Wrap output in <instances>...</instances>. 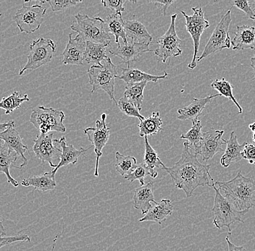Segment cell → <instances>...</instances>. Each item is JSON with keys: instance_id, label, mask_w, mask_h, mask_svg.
<instances>
[{"instance_id": "obj_1", "label": "cell", "mask_w": 255, "mask_h": 251, "mask_svg": "<svg viewBox=\"0 0 255 251\" xmlns=\"http://www.w3.org/2000/svg\"><path fill=\"white\" fill-rule=\"evenodd\" d=\"M210 169V165L200 163L188 142H185L181 159L173 167H165L164 170L170 174L175 187L182 190L189 198L197 187L211 186L210 179L213 177Z\"/></svg>"}, {"instance_id": "obj_2", "label": "cell", "mask_w": 255, "mask_h": 251, "mask_svg": "<svg viewBox=\"0 0 255 251\" xmlns=\"http://www.w3.org/2000/svg\"><path fill=\"white\" fill-rule=\"evenodd\" d=\"M214 184L237 211H249L255 207V179L245 177L242 171L231 180L217 181Z\"/></svg>"}, {"instance_id": "obj_3", "label": "cell", "mask_w": 255, "mask_h": 251, "mask_svg": "<svg viewBox=\"0 0 255 251\" xmlns=\"http://www.w3.org/2000/svg\"><path fill=\"white\" fill-rule=\"evenodd\" d=\"M75 17L76 22L71 25V28L78 33L76 37L86 42L90 41L105 47L110 45L111 36L105 29L103 19L99 16L90 17L81 13H78Z\"/></svg>"}, {"instance_id": "obj_4", "label": "cell", "mask_w": 255, "mask_h": 251, "mask_svg": "<svg viewBox=\"0 0 255 251\" xmlns=\"http://www.w3.org/2000/svg\"><path fill=\"white\" fill-rule=\"evenodd\" d=\"M89 84L92 86L91 93L97 90H103L108 93L111 100L117 105L118 102L115 98V79L118 73L116 65L112 63L111 58L104 61V64L92 65L87 71Z\"/></svg>"}, {"instance_id": "obj_5", "label": "cell", "mask_w": 255, "mask_h": 251, "mask_svg": "<svg viewBox=\"0 0 255 251\" xmlns=\"http://www.w3.org/2000/svg\"><path fill=\"white\" fill-rule=\"evenodd\" d=\"M212 182H213V185L211 186L215 191L214 206L212 210L214 215L213 224L218 229L227 227L229 229V233H231V225L235 222L244 223L242 217L245 216L249 211H237L231 204L230 201L226 197L223 196L221 191L216 188L214 184V179H212Z\"/></svg>"}, {"instance_id": "obj_6", "label": "cell", "mask_w": 255, "mask_h": 251, "mask_svg": "<svg viewBox=\"0 0 255 251\" xmlns=\"http://www.w3.org/2000/svg\"><path fill=\"white\" fill-rule=\"evenodd\" d=\"M65 117L63 111L39 106L32 111L30 122L41 134H48L52 131L65 133L66 131L63 124Z\"/></svg>"}, {"instance_id": "obj_7", "label": "cell", "mask_w": 255, "mask_h": 251, "mask_svg": "<svg viewBox=\"0 0 255 251\" xmlns=\"http://www.w3.org/2000/svg\"><path fill=\"white\" fill-rule=\"evenodd\" d=\"M55 51L56 45L52 39L39 38L32 41L26 64L20 69L19 76H23L25 71L38 69L49 63L53 58Z\"/></svg>"}, {"instance_id": "obj_8", "label": "cell", "mask_w": 255, "mask_h": 251, "mask_svg": "<svg viewBox=\"0 0 255 251\" xmlns=\"http://www.w3.org/2000/svg\"><path fill=\"white\" fill-rule=\"evenodd\" d=\"M231 23V9H229L215 27L202 55L197 57V62H200L201 60L218 51L231 48V40L230 35H229V27Z\"/></svg>"}, {"instance_id": "obj_9", "label": "cell", "mask_w": 255, "mask_h": 251, "mask_svg": "<svg viewBox=\"0 0 255 251\" xmlns=\"http://www.w3.org/2000/svg\"><path fill=\"white\" fill-rule=\"evenodd\" d=\"M47 8L39 5L26 6L24 3L22 8L19 9L12 17L20 32L30 34L39 29L44 21Z\"/></svg>"}, {"instance_id": "obj_10", "label": "cell", "mask_w": 255, "mask_h": 251, "mask_svg": "<svg viewBox=\"0 0 255 251\" xmlns=\"http://www.w3.org/2000/svg\"><path fill=\"white\" fill-rule=\"evenodd\" d=\"M193 15L189 16L184 11H181L185 19L186 31L190 33L191 38L194 41V56L190 64L188 65L189 69L194 70L197 67V54L199 52V44H200L201 36L205 29L210 27L208 20L205 18L203 10L201 7H196L191 8Z\"/></svg>"}, {"instance_id": "obj_11", "label": "cell", "mask_w": 255, "mask_h": 251, "mask_svg": "<svg viewBox=\"0 0 255 251\" xmlns=\"http://www.w3.org/2000/svg\"><path fill=\"white\" fill-rule=\"evenodd\" d=\"M177 14H173L171 16V23L166 33L159 38L157 44V48L154 51L162 63H165L168 59L173 57H178L182 54V50L180 49L181 39H179L175 31V20Z\"/></svg>"}, {"instance_id": "obj_12", "label": "cell", "mask_w": 255, "mask_h": 251, "mask_svg": "<svg viewBox=\"0 0 255 251\" xmlns=\"http://www.w3.org/2000/svg\"><path fill=\"white\" fill-rule=\"evenodd\" d=\"M224 130H216L210 128L202 133V137L199 144L194 148V153L202 156L203 161L207 162L215 154L223 152L222 146L226 144V140L223 139Z\"/></svg>"}, {"instance_id": "obj_13", "label": "cell", "mask_w": 255, "mask_h": 251, "mask_svg": "<svg viewBox=\"0 0 255 251\" xmlns=\"http://www.w3.org/2000/svg\"><path fill=\"white\" fill-rule=\"evenodd\" d=\"M57 141L58 139H54L52 133L48 134L40 133L36 139L34 140L33 147L36 157L42 162H48L53 169L57 167L54 162L56 160H60L62 154V150L57 146L58 145Z\"/></svg>"}, {"instance_id": "obj_14", "label": "cell", "mask_w": 255, "mask_h": 251, "mask_svg": "<svg viewBox=\"0 0 255 251\" xmlns=\"http://www.w3.org/2000/svg\"><path fill=\"white\" fill-rule=\"evenodd\" d=\"M107 114H102L101 120L96 121L95 128H88L84 130V133L87 135L88 139L95 147V152L97 155L96 160L95 177L99 176V162L100 157L103 156V149L109 141L111 136V128H108L106 123Z\"/></svg>"}, {"instance_id": "obj_15", "label": "cell", "mask_w": 255, "mask_h": 251, "mask_svg": "<svg viewBox=\"0 0 255 251\" xmlns=\"http://www.w3.org/2000/svg\"><path fill=\"white\" fill-rule=\"evenodd\" d=\"M109 52L111 55L122 59L123 63L127 64L128 68H130V64L132 62L138 60V57L145 52H152V50L149 49V44L128 41L127 45L123 44V45L119 46L116 49H111Z\"/></svg>"}, {"instance_id": "obj_16", "label": "cell", "mask_w": 255, "mask_h": 251, "mask_svg": "<svg viewBox=\"0 0 255 251\" xmlns=\"http://www.w3.org/2000/svg\"><path fill=\"white\" fill-rule=\"evenodd\" d=\"M73 33L69 34V41L63 52L64 65H83L85 57L87 42L78 37L73 39Z\"/></svg>"}, {"instance_id": "obj_17", "label": "cell", "mask_w": 255, "mask_h": 251, "mask_svg": "<svg viewBox=\"0 0 255 251\" xmlns=\"http://www.w3.org/2000/svg\"><path fill=\"white\" fill-rule=\"evenodd\" d=\"M0 140L4 141V144L11 150L15 152L22 160V163L18 169H22L28 165V160L25 158L24 154L28 150V146L24 145L23 138L15 130V126L9 127L7 130L0 133Z\"/></svg>"}, {"instance_id": "obj_18", "label": "cell", "mask_w": 255, "mask_h": 251, "mask_svg": "<svg viewBox=\"0 0 255 251\" xmlns=\"http://www.w3.org/2000/svg\"><path fill=\"white\" fill-rule=\"evenodd\" d=\"M154 191L153 182H148L146 185L135 189L133 195L135 209H140L142 214H146L152 207V204L157 203L154 199Z\"/></svg>"}, {"instance_id": "obj_19", "label": "cell", "mask_w": 255, "mask_h": 251, "mask_svg": "<svg viewBox=\"0 0 255 251\" xmlns=\"http://www.w3.org/2000/svg\"><path fill=\"white\" fill-rule=\"evenodd\" d=\"M57 144L62 148V154L60 162L55 169H52V173L55 177L56 172L62 167L67 166L68 165H75L81 156L85 155L86 152L90 149L92 146L84 149L81 148L79 150L76 149L73 145H67L65 137H62L57 141Z\"/></svg>"}, {"instance_id": "obj_20", "label": "cell", "mask_w": 255, "mask_h": 251, "mask_svg": "<svg viewBox=\"0 0 255 251\" xmlns=\"http://www.w3.org/2000/svg\"><path fill=\"white\" fill-rule=\"evenodd\" d=\"M234 50L250 49L255 50V27L244 25L237 27L235 36L231 41Z\"/></svg>"}, {"instance_id": "obj_21", "label": "cell", "mask_w": 255, "mask_h": 251, "mask_svg": "<svg viewBox=\"0 0 255 251\" xmlns=\"http://www.w3.org/2000/svg\"><path fill=\"white\" fill-rule=\"evenodd\" d=\"M246 143L239 144L235 132L233 131L231 133L229 139L226 140V149L221 159V164L223 167H229L231 164L238 162L243 159L242 153Z\"/></svg>"}, {"instance_id": "obj_22", "label": "cell", "mask_w": 255, "mask_h": 251, "mask_svg": "<svg viewBox=\"0 0 255 251\" xmlns=\"http://www.w3.org/2000/svg\"><path fill=\"white\" fill-rule=\"evenodd\" d=\"M173 211V206L170 200L162 199L160 202L156 203L149 211L145 214L139 222H154L162 225L167 217H170Z\"/></svg>"}, {"instance_id": "obj_23", "label": "cell", "mask_w": 255, "mask_h": 251, "mask_svg": "<svg viewBox=\"0 0 255 251\" xmlns=\"http://www.w3.org/2000/svg\"><path fill=\"white\" fill-rule=\"evenodd\" d=\"M168 73H164L163 76H153L143 72L141 70L134 68H123L122 75L117 76L116 79L124 81L127 84H138L141 82H157L159 80L167 79Z\"/></svg>"}, {"instance_id": "obj_24", "label": "cell", "mask_w": 255, "mask_h": 251, "mask_svg": "<svg viewBox=\"0 0 255 251\" xmlns=\"http://www.w3.org/2000/svg\"><path fill=\"white\" fill-rule=\"evenodd\" d=\"M124 28L127 39H130L131 42L149 44L152 42V36L148 32L146 27L138 20L124 21Z\"/></svg>"}, {"instance_id": "obj_25", "label": "cell", "mask_w": 255, "mask_h": 251, "mask_svg": "<svg viewBox=\"0 0 255 251\" xmlns=\"http://www.w3.org/2000/svg\"><path fill=\"white\" fill-rule=\"evenodd\" d=\"M221 96L220 93L211 96H207L203 98H194L192 102L186 107L179 109L178 110V119L180 120H194L198 118L199 116L203 112L205 106L210 103L214 98Z\"/></svg>"}, {"instance_id": "obj_26", "label": "cell", "mask_w": 255, "mask_h": 251, "mask_svg": "<svg viewBox=\"0 0 255 251\" xmlns=\"http://www.w3.org/2000/svg\"><path fill=\"white\" fill-rule=\"evenodd\" d=\"M18 156L15 152L9 149L5 144L0 140V172L4 173L7 177V182L14 187L19 186V183L9 172V168L12 163L17 161Z\"/></svg>"}, {"instance_id": "obj_27", "label": "cell", "mask_w": 255, "mask_h": 251, "mask_svg": "<svg viewBox=\"0 0 255 251\" xmlns=\"http://www.w3.org/2000/svg\"><path fill=\"white\" fill-rule=\"evenodd\" d=\"M21 185L24 187L32 186L33 187L32 193L35 190L39 191H47L55 188V177L50 172H45L41 175L31 176L28 178L24 179L21 181Z\"/></svg>"}, {"instance_id": "obj_28", "label": "cell", "mask_w": 255, "mask_h": 251, "mask_svg": "<svg viewBox=\"0 0 255 251\" xmlns=\"http://www.w3.org/2000/svg\"><path fill=\"white\" fill-rule=\"evenodd\" d=\"M105 21V27L107 32L109 34L113 35L116 38V44L120 46L119 39L122 38L124 44L127 45L128 41L127 34H126L125 28H124V20L123 19L122 15L113 14L108 15Z\"/></svg>"}, {"instance_id": "obj_29", "label": "cell", "mask_w": 255, "mask_h": 251, "mask_svg": "<svg viewBox=\"0 0 255 251\" xmlns=\"http://www.w3.org/2000/svg\"><path fill=\"white\" fill-rule=\"evenodd\" d=\"M145 152L143 157V165L146 167V169L149 171V174L152 178H156L158 175V173L156 169L162 167V169H165L166 167L162 163L159 159L158 154L151 147L148 141V138L144 137Z\"/></svg>"}, {"instance_id": "obj_30", "label": "cell", "mask_w": 255, "mask_h": 251, "mask_svg": "<svg viewBox=\"0 0 255 251\" xmlns=\"http://www.w3.org/2000/svg\"><path fill=\"white\" fill-rule=\"evenodd\" d=\"M162 120L159 116V112H154L149 117L145 118L138 125L139 128V135L141 137L150 136L157 134L159 131H162L161 128Z\"/></svg>"}, {"instance_id": "obj_31", "label": "cell", "mask_w": 255, "mask_h": 251, "mask_svg": "<svg viewBox=\"0 0 255 251\" xmlns=\"http://www.w3.org/2000/svg\"><path fill=\"white\" fill-rule=\"evenodd\" d=\"M107 47L103 44H95V43L87 41L85 57L84 60L87 63H93L94 65H102V61H106L109 59L107 56L105 49Z\"/></svg>"}, {"instance_id": "obj_32", "label": "cell", "mask_w": 255, "mask_h": 251, "mask_svg": "<svg viewBox=\"0 0 255 251\" xmlns=\"http://www.w3.org/2000/svg\"><path fill=\"white\" fill-rule=\"evenodd\" d=\"M146 82L138 83V84H127L126 85L124 96L128 100L133 103V105L138 109V111L141 110L143 100V90L146 86Z\"/></svg>"}, {"instance_id": "obj_33", "label": "cell", "mask_w": 255, "mask_h": 251, "mask_svg": "<svg viewBox=\"0 0 255 251\" xmlns=\"http://www.w3.org/2000/svg\"><path fill=\"white\" fill-rule=\"evenodd\" d=\"M116 169L123 177L130 174L137 166L136 159L130 156H124L120 152L116 153Z\"/></svg>"}, {"instance_id": "obj_34", "label": "cell", "mask_w": 255, "mask_h": 251, "mask_svg": "<svg viewBox=\"0 0 255 251\" xmlns=\"http://www.w3.org/2000/svg\"><path fill=\"white\" fill-rule=\"evenodd\" d=\"M211 87L214 89L218 90L221 96H225V97L229 98L234 103L237 107L239 109V113L242 114L243 112V109L242 106L239 105L238 101H237L234 94H233V89L234 87L231 85L230 82L226 81L225 79H216L211 84Z\"/></svg>"}, {"instance_id": "obj_35", "label": "cell", "mask_w": 255, "mask_h": 251, "mask_svg": "<svg viewBox=\"0 0 255 251\" xmlns=\"http://www.w3.org/2000/svg\"><path fill=\"white\" fill-rule=\"evenodd\" d=\"M28 94L21 96L17 91H14L7 97L3 98L0 101V108L5 110V114L12 113L16 109H18L24 101H29Z\"/></svg>"}, {"instance_id": "obj_36", "label": "cell", "mask_w": 255, "mask_h": 251, "mask_svg": "<svg viewBox=\"0 0 255 251\" xmlns=\"http://www.w3.org/2000/svg\"><path fill=\"white\" fill-rule=\"evenodd\" d=\"M202 128L200 120L198 118L194 119L192 120V127L191 129L187 133L181 136V138L186 140V142H188L189 147L192 151L202 139V133H203Z\"/></svg>"}, {"instance_id": "obj_37", "label": "cell", "mask_w": 255, "mask_h": 251, "mask_svg": "<svg viewBox=\"0 0 255 251\" xmlns=\"http://www.w3.org/2000/svg\"><path fill=\"white\" fill-rule=\"evenodd\" d=\"M117 106L123 113L128 117H137L139 119L140 121H143L145 119V117L139 113V111L133 105V103L130 102L125 96L120 98Z\"/></svg>"}, {"instance_id": "obj_38", "label": "cell", "mask_w": 255, "mask_h": 251, "mask_svg": "<svg viewBox=\"0 0 255 251\" xmlns=\"http://www.w3.org/2000/svg\"><path fill=\"white\" fill-rule=\"evenodd\" d=\"M148 175L150 176V174H149V171H148L146 167L142 163L137 165L134 170L132 171L130 174H128L127 176L124 177V179H128L130 182H133L135 180H138L141 186H143V185H145V177Z\"/></svg>"}, {"instance_id": "obj_39", "label": "cell", "mask_w": 255, "mask_h": 251, "mask_svg": "<svg viewBox=\"0 0 255 251\" xmlns=\"http://www.w3.org/2000/svg\"><path fill=\"white\" fill-rule=\"evenodd\" d=\"M45 2L49 3L53 12H57V11L68 8L72 6H76L79 3L82 2V1L81 0L79 1L77 0H50V1H45Z\"/></svg>"}, {"instance_id": "obj_40", "label": "cell", "mask_w": 255, "mask_h": 251, "mask_svg": "<svg viewBox=\"0 0 255 251\" xmlns=\"http://www.w3.org/2000/svg\"><path fill=\"white\" fill-rule=\"evenodd\" d=\"M233 7H237L240 10L243 11L248 18L252 19L255 22V14L252 10L248 1H242V0H234L232 1Z\"/></svg>"}, {"instance_id": "obj_41", "label": "cell", "mask_w": 255, "mask_h": 251, "mask_svg": "<svg viewBox=\"0 0 255 251\" xmlns=\"http://www.w3.org/2000/svg\"><path fill=\"white\" fill-rule=\"evenodd\" d=\"M20 241L30 242L31 239H30L29 236L27 235H17L11 237H0V249L2 248L3 246L11 244V243L20 242Z\"/></svg>"}, {"instance_id": "obj_42", "label": "cell", "mask_w": 255, "mask_h": 251, "mask_svg": "<svg viewBox=\"0 0 255 251\" xmlns=\"http://www.w3.org/2000/svg\"><path fill=\"white\" fill-rule=\"evenodd\" d=\"M125 1V0H103L101 3L105 7L116 11V14L122 15V12L125 10L124 7Z\"/></svg>"}, {"instance_id": "obj_43", "label": "cell", "mask_w": 255, "mask_h": 251, "mask_svg": "<svg viewBox=\"0 0 255 251\" xmlns=\"http://www.w3.org/2000/svg\"><path fill=\"white\" fill-rule=\"evenodd\" d=\"M242 155V158L247 160L250 165H255V145L246 143Z\"/></svg>"}, {"instance_id": "obj_44", "label": "cell", "mask_w": 255, "mask_h": 251, "mask_svg": "<svg viewBox=\"0 0 255 251\" xmlns=\"http://www.w3.org/2000/svg\"><path fill=\"white\" fill-rule=\"evenodd\" d=\"M147 2L154 3L155 5L161 4L162 7V13H163L164 15H166L167 7H168L169 6L171 5L172 4H173V3L175 2V1H173V0H168V1H167V0H162V1H152V0H151V1H148Z\"/></svg>"}, {"instance_id": "obj_45", "label": "cell", "mask_w": 255, "mask_h": 251, "mask_svg": "<svg viewBox=\"0 0 255 251\" xmlns=\"http://www.w3.org/2000/svg\"><path fill=\"white\" fill-rule=\"evenodd\" d=\"M231 234V233H229L227 238H226V242H227L228 246H229V251H248L245 248L242 247V246H236V245L231 242L230 240Z\"/></svg>"}, {"instance_id": "obj_46", "label": "cell", "mask_w": 255, "mask_h": 251, "mask_svg": "<svg viewBox=\"0 0 255 251\" xmlns=\"http://www.w3.org/2000/svg\"><path fill=\"white\" fill-rule=\"evenodd\" d=\"M11 126H15V122L12 121V120L0 123V133H2L4 130H7L9 127Z\"/></svg>"}, {"instance_id": "obj_47", "label": "cell", "mask_w": 255, "mask_h": 251, "mask_svg": "<svg viewBox=\"0 0 255 251\" xmlns=\"http://www.w3.org/2000/svg\"><path fill=\"white\" fill-rule=\"evenodd\" d=\"M6 236V230L3 226L2 222H1V217H0V237Z\"/></svg>"}, {"instance_id": "obj_48", "label": "cell", "mask_w": 255, "mask_h": 251, "mask_svg": "<svg viewBox=\"0 0 255 251\" xmlns=\"http://www.w3.org/2000/svg\"><path fill=\"white\" fill-rule=\"evenodd\" d=\"M249 128H250V129L253 131V142H254L255 144V122H253V123L250 124V125H249Z\"/></svg>"}, {"instance_id": "obj_49", "label": "cell", "mask_w": 255, "mask_h": 251, "mask_svg": "<svg viewBox=\"0 0 255 251\" xmlns=\"http://www.w3.org/2000/svg\"><path fill=\"white\" fill-rule=\"evenodd\" d=\"M250 67H251L252 69L253 70V73H254L253 80L255 81V55L251 58V65H250Z\"/></svg>"}, {"instance_id": "obj_50", "label": "cell", "mask_w": 255, "mask_h": 251, "mask_svg": "<svg viewBox=\"0 0 255 251\" xmlns=\"http://www.w3.org/2000/svg\"><path fill=\"white\" fill-rule=\"evenodd\" d=\"M249 4H250V7H251L252 10L253 12L255 11V0H251V1H248Z\"/></svg>"}, {"instance_id": "obj_51", "label": "cell", "mask_w": 255, "mask_h": 251, "mask_svg": "<svg viewBox=\"0 0 255 251\" xmlns=\"http://www.w3.org/2000/svg\"><path fill=\"white\" fill-rule=\"evenodd\" d=\"M1 15H2V14L0 13V17H1ZM0 25H1V23H0Z\"/></svg>"}]
</instances>
